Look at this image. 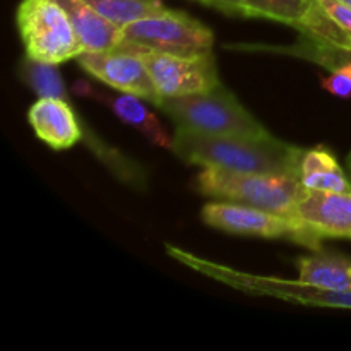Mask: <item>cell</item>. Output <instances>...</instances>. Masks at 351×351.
Returning <instances> with one entry per match:
<instances>
[{
	"label": "cell",
	"mask_w": 351,
	"mask_h": 351,
	"mask_svg": "<svg viewBox=\"0 0 351 351\" xmlns=\"http://www.w3.org/2000/svg\"><path fill=\"white\" fill-rule=\"evenodd\" d=\"M173 153L184 163L239 173H276L298 178L304 149L266 136H213L177 129Z\"/></svg>",
	"instance_id": "obj_1"
},
{
	"label": "cell",
	"mask_w": 351,
	"mask_h": 351,
	"mask_svg": "<svg viewBox=\"0 0 351 351\" xmlns=\"http://www.w3.org/2000/svg\"><path fill=\"white\" fill-rule=\"evenodd\" d=\"M195 191L215 201L266 209L297 219V204L304 187L298 178L276 173H239L204 168L195 177Z\"/></svg>",
	"instance_id": "obj_2"
},
{
	"label": "cell",
	"mask_w": 351,
	"mask_h": 351,
	"mask_svg": "<svg viewBox=\"0 0 351 351\" xmlns=\"http://www.w3.org/2000/svg\"><path fill=\"white\" fill-rule=\"evenodd\" d=\"M177 129L213 136H266L267 129L223 84L197 95L161 99Z\"/></svg>",
	"instance_id": "obj_3"
},
{
	"label": "cell",
	"mask_w": 351,
	"mask_h": 351,
	"mask_svg": "<svg viewBox=\"0 0 351 351\" xmlns=\"http://www.w3.org/2000/svg\"><path fill=\"white\" fill-rule=\"evenodd\" d=\"M17 27L26 57L34 62L58 65L84 51L71 17L55 0H23Z\"/></svg>",
	"instance_id": "obj_4"
},
{
	"label": "cell",
	"mask_w": 351,
	"mask_h": 351,
	"mask_svg": "<svg viewBox=\"0 0 351 351\" xmlns=\"http://www.w3.org/2000/svg\"><path fill=\"white\" fill-rule=\"evenodd\" d=\"M167 250L171 257L191 266L192 269L202 274L223 281V283L235 287L239 290L250 291V293L271 295V297L283 298V300L295 302L304 305H317V307H336V308H351V290L348 291H332L324 290L319 287H311L307 283L298 281H285L280 278L252 276V274H242L239 271L228 269L225 266H218L209 261H202L192 254L184 252L177 247L167 245Z\"/></svg>",
	"instance_id": "obj_5"
},
{
	"label": "cell",
	"mask_w": 351,
	"mask_h": 351,
	"mask_svg": "<svg viewBox=\"0 0 351 351\" xmlns=\"http://www.w3.org/2000/svg\"><path fill=\"white\" fill-rule=\"evenodd\" d=\"M202 221L208 226L233 235L261 237V239H283L300 243L312 250L322 249V237L305 223L287 216L274 215L266 209L237 204L228 201H213L201 211Z\"/></svg>",
	"instance_id": "obj_6"
},
{
	"label": "cell",
	"mask_w": 351,
	"mask_h": 351,
	"mask_svg": "<svg viewBox=\"0 0 351 351\" xmlns=\"http://www.w3.org/2000/svg\"><path fill=\"white\" fill-rule=\"evenodd\" d=\"M122 33L127 43L180 57L213 53L215 45V34L208 26L189 14L170 9L134 21L122 27Z\"/></svg>",
	"instance_id": "obj_7"
},
{
	"label": "cell",
	"mask_w": 351,
	"mask_h": 351,
	"mask_svg": "<svg viewBox=\"0 0 351 351\" xmlns=\"http://www.w3.org/2000/svg\"><path fill=\"white\" fill-rule=\"evenodd\" d=\"M122 47L134 50L143 57L161 99L197 95L211 91L221 84L213 53L180 57L136 47L127 43L125 40Z\"/></svg>",
	"instance_id": "obj_8"
},
{
	"label": "cell",
	"mask_w": 351,
	"mask_h": 351,
	"mask_svg": "<svg viewBox=\"0 0 351 351\" xmlns=\"http://www.w3.org/2000/svg\"><path fill=\"white\" fill-rule=\"evenodd\" d=\"M77 62L82 71L96 81L160 106V93L151 79L143 57L134 50L119 47L113 50L82 51Z\"/></svg>",
	"instance_id": "obj_9"
},
{
	"label": "cell",
	"mask_w": 351,
	"mask_h": 351,
	"mask_svg": "<svg viewBox=\"0 0 351 351\" xmlns=\"http://www.w3.org/2000/svg\"><path fill=\"white\" fill-rule=\"evenodd\" d=\"M297 219L322 239L351 240V192H319L304 189Z\"/></svg>",
	"instance_id": "obj_10"
},
{
	"label": "cell",
	"mask_w": 351,
	"mask_h": 351,
	"mask_svg": "<svg viewBox=\"0 0 351 351\" xmlns=\"http://www.w3.org/2000/svg\"><path fill=\"white\" fill-rule=\"evenodd\" d=\"M27 122L38 139L55 151L71 149L84 139V129L65 98L41 96L27 110Z\"/></svg>",
	"instance_id": "obj_11"
},
{
	"label": "cell",
	"mask_w": 351,
	"mask_h": 351,
	"mask_svg": "<svg viewBox=\"0 0 351 351\" xmlns=\"http://www.w3.org/2000/svg\"><path fill=\"white\" fill-rule=\"evenodd\" d=\"M72 91L79 96H84V98L98 99L99 103L108 106L122 122H125L127 125L139 130L154 146L168 147V149L173 147V137L168 136V132L161 125L158 117L141 101L143 98H139V96L129 95V93H123L120 96L108 95V93H99L88 81H82V79L75 82Z\"/></svg>",
	"instance_id": "obj_12"
},
{
	"label": "cell",
	"mask_w": 351,
	"mask_h": 351,
	"mask_svg": "<svg viewBox=\"0 0 351 351\" xmlns=\"http://www.w3.org/2000/svg\"><path fill=\"white\" fill-rule=\"evenodd\" d=\"M71 17L84 51L113 50L122 47V27L96 12L86 0H55Z\"/></svg>",
	"instance_id": "obj_13"
},
{
	"label": "cell",
	"mask_w": 351,
	"mask_h": 351,
	"mask_svg": "<svg viewBox=\"0 0 351 351\" xmlns=\"http://www.w3.org/2000/svg\"><path fill=\"white\" fill-rule=\"evenodd\" d=\"M298 182L307 191L351 192V178L345 173L335 153L324 144L304 149Z\"/></svg>",
	"instance_id": "obj_14"
},
{
	"label": "cell",
	"mask_w": 351,
	"mask_h": 351,
	"mask_svg": "<svg viewBox=\"0 0 351 351\" xmlns=\"http://www.w3.org/2000/svg\"><path fill=\"white\" fill-rule=\"evenodd\" d=\"M298 280L332 291L351 290V259L336 252L315 250L297 261Z\"/></svg>",
	"instance_id": "obj_15"
},
{
	"label": "cell",
	"mask_w": 351,
	"mask_h": 351,
	"mask_svg": "<svg viewBox=\"0 0 351 351\" xmlns=\"http://www.w3.org/2000/svg\"><path fill=\"white\" fill-rule=\"evenodd\" d=\"M243 17H263L297 29L311 12L315 0H240Z\"/></svg>",
	"instance_id": "obj_16"
},
{
	"label": "cell",
	"mask_w": 351,
	"mask_h": 351,
	"mask_svg": "<svg viewBox=\"0 0 351 351\" xmlns=\"http://www.w3.org/2000/svg\"><path fill=\"white\" fill-rule=\"evenodd\" d=\"M86 2L96 12L120 27L167 9L161 0H86Z\"/></svg>",
	"instance_id": "obj_17"
},
{
	"label": "cell",
	"mask_w": 351,
	"mask_h": 351,
	"mask_svg": "<svg viewBox=\"0 0 351 351\" xmlns=\"http://www.w3.org/2000/svg\"><path fill=\"white\" fill-rule=\"evenodd\" d=\"M21 72H23V77L26 79L31 89L40 98L41 96H55V98L69 99L64 82H62L60 74L57 71V65L41 64V62H34L26 57L21 65Z\"/></svg>",
	"instance_id": "obj_18"
},
{
	"label": "cell",
	"mask_w": 351,
	"mask_h": 351,
	"mask_svg": "<svg viewBox=\"0 0 351 351\" xmlns=\"http://www.w3.org/2000/svg\"><path fill=\"white\" fill-rule=\"evenodd\" d=\"M326 14L338 24L343 33L351 40V7L341 0H317Z\"/></svg>",
	"instance_id": "obj_19"
},
{
	"label": "cell",
	"mask_w": 351,
	"mask_h": 351,
	"mask_svg": "<svg viewBox=\"0 0 351 351\" xmlns=\"http://www.w3.org/2000/svg\"><path fill=\"white\" fill-rule=\"evenodd\" d=\"M197 2L213 7L216 10H221L228 16L243 17V7L240 0H197Z\"/></svg>",
	"instance_id": "obj_20"
},
{
	"label": "cell",
	"mask_w": 351,
	"mask_h": 351,
	"mask_svg": "<svg viewBox=\"0 0 351 351\" xmlns=\"http://www.w3.org/2000/svg\"><path fill=\"white\" fill-rule=\"evenodd\" d=\"M346 168H348V173H350V178H351V153L348 154V158H346Z\"/></svg>",
	"instance_id": "obj_21"
},
{
	"label": "cell",
	"mask_w": 351,
	"mask_h": 351,
	"mask_svg": "<svg viewBox=\"0 0 351 351\" xmlns=\"http://www.w3.org/2000/svg\"><path fill=\"white\" fill-rule=\"evenodd\" d=\"M339 53H341L345 58H350V60H351V51H348V50H341V48H339Z\"/></svg>",
	"instance_id": "obj_22"
},
{
	"label": "cell",
	"mask_w": 351,
	"mask_h": 351,
	"mask_svg": "<svg viewBox=\"0 0 351 351\" xmlns=\"http://www.w3.org/2000/svg\"><path fill=\"white\" fill-rule=\"evenodd\" d=\"M343 3H346V5H350L351 7V0H341Z\"/></svg>",
	"instance_id": "obj_23"
}]
</instances>
